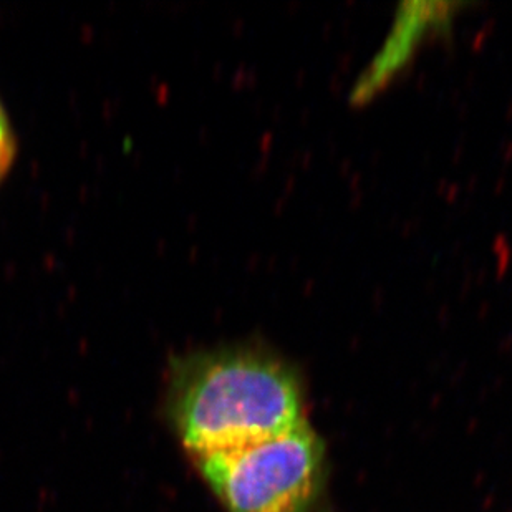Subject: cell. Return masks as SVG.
I'll use <instances>...</instances> for the list:
<instances>
[{"label":"cell","mask_w":512,"mask_h":512,"mask_svg":"<svg viewBox=\"0 0 512 512\" xmlns=\"http://www.w3.org/2000/svg\"><path fill=\"white\" fill-rule=\"evenodd\" d=\"M305 405L299 370L261 345L194 352L171 368L168 411L194 463L304 425Z\"/></svg>","instance_id":"1"},{"label":"cell","mask_w":512,"mask_h":512,"mask_svg":"<svg viewBox=\"0 0 512 512\" xmlns=\"http://www.w3.org/2000/svg\"><path fill=\"white\" fill-rule=\"evenodd\" d=\"M196 464L228 512H325L327 451L309 421L259 445Z\"/></svg>","instance_id":"2"},{"label":"cell","mask_w":512,"mask_h":512,"mask_svg":"<svg viewBox=\"0 0 512 512\" xmlns=\"http://www.w3.org/2000/svg\"><path fill=\"white\" fill-rule=\"evenodd\" d=\"M15 156V140L9 118L5 115L4 108L0 105V181L9 173Z\"/></svg>","instance_id":"3"}]
</instances>
